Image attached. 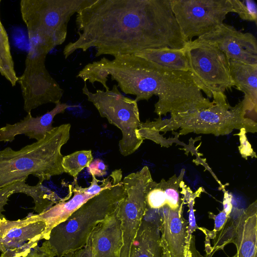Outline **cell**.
<instances>
[{"label":"cell","mask_w":257,"mask_h":257,"mask_svg":"<svg viewBox=\"0 0 257 257\" xmlns=\"http://www.w3.org/2000/svg\"><path fill=\"white\" fill-rule=\"evenodd\" d=\"M78 38L63 49L66 59L95 47V57L135 54L144 50L184 48L187 42L171 0H90L77 13Z\"/></svg>","instance_id":"6da1fadb"},{"label":"cell","mask_w":257,"mask_h":257,"mask_svg":"<svg viewBox=\"0 0 257 257\" xmlns=\"http://www.w3.org/2000/svg\"><path fill=\"white\" fill-rule=\"evenodd\" d=\"M71 125L54 127L45 137L15 151L7 147L0 151V189L34 175L43 182L64 173L62 146L70 138Z\"/></svg>","instance_id":"7a4b0ae2"},{"label":"cell","mask_w":257,"mask_h":257,"mask_svg":"<svg viewBox=\"0 0 257 257\" xmlns=\"http://www.w3.org/2000/svg\"><path fill=\"white\" fill-rule=\"evenodd\" d=\"M212 97L214 104L210 107L171 115L169 119L159 117L155 121L147 120L143 123L144 130L152 136L179 128H181L179 135L192 132L225 135L234 129L241 128H244L246 133L256 132V121L245 117L246 112L243 100L231 106L224 93H214Z\"/></svg>","instance_id":"3957f363"},{"label":"cell","mask_w":257,"mask_h":257,"mask_svg":"<svg viewBox=\"0 0 257 257\" xmlns=\"http://www.w3.org/2000/svg\"><path fill=\"white\" fill-rule=\"evenodd\" d=\"M111 174V186L89 199L50 231L47 240L56 257H64L84 246L97 224L112 213L125 197L122 171L115 170Z\"/></svg>","instance_id":"277c9868"},{"label":"cell","mask_w":257,"mask_h":257,"mask_svg":"<svg viewBox=\"0 0 257 257\" xmlns=\"http://www.w3.org/2000/svg\"><path fill=\"white\" fill-rule=\"evenodd\" d=\"M90 0H22L20 11L28 33L30 46L48 53L63 44L70 18Z\"/></svg>","instance_id":"5b68a950"},{"label":"cell","mask_w":257,"mask_h":257,"mask_svg":"<svg viewBox=\"0 0 257 257\" xmlns=\"http://www.w3.org/2000/svg\"><path fill=\"white\" fill-rule=\"evenodd\" d=\"M82 93L92 102L102 117L116 126L121 132L122 138L118 146L120 154L127 156L134 153L142 145L144 139L139 133L141 122L137 102L135 99L122 95L116 84L111 90L97 89L90 92L86 82Z\"/></svg>","instance_id":"8992f818"},{"label":"cell","mask_w":257,"mask_h":257,"mask_svg":"<svg viewBox=\"0 0 257 257\" xmlns=\"http://www.w3.org/2000/svg\"><path fill=\"white\" fill-rule=\"evenodd\" d=\"M185 50L189 72L209 98L214 93H224L234 86L229 59L215 46L197 38L187 43Z\"/></svg>","instance_id":"52a82bcc"},{"label":"cell","mask_w":257,"mask_h":257,"mask_svg":"<svg viewBox=\"0 0 257 257\" xmlns=\"http://www.w3.org/2000/svg\"><path fill=\"white\" fill-rule=\"evenodd\" d=\"M171 6L187 42L213 31L233 12L230 0H171Z\"/></svg>","instance_id":"ba28073f"},{"label":"cell","mask_w":257,"mask_h":257,"mask_svg":"<svg viewBox=\"0 0 257 257\" xmlns=\"http://www.w3.org/2000/svg\"><path fill=\"white\" fill-rule=\"evenodd\" d=\"M48 53L30 47L23 74L18 77L24 99V109L27 113L48 103L60 102L64 91L51 76L45 66Z\"/></svg>","instance_id":"9c48e42d"},{"label":"cell","mask_w":257,"mask_h":257,"mask_svg":"<svg viewBox=\"0 0 257 257\" xmlns=\"http://www.w3.org/2000/svg\"><path fill=\"white\" fill-rule=\"evenodd\" d=\"M46 224L35 214L25 218L9 220L0 219V257H20L38 246L42 239Z\"/></svg>","instance_id":"30bf717a"},{"label":"cell","mask_w":257,"mask_h":257,"mask_svg":"<svg viewBox=\"0 0 257 257\" xmlns=\"http://www.w3.org/2000/svg\"><path fill=\"white\" fill-rule=\"evenodd\" d=\"M92 178L90 185L85 188L79 186L77 179H74L72 184L69 186V194L67 196L45 211L36 214L37 220L46 224L42 239L47 240L50 231L54 226L66 220L89 199L111 186L113 181L111 173L108 177L103 179L100 184L95 176L92 175Z\"/></svg>","instance_id":"8fae6325"},{"label":"cell","mask_w":257,"mask_h":257,"mask_svg":"<svg viewBox=\"0 0 257 257\" xmlns=\"http://www.w3.org/2000/svg\"><path fill=\"white\" fill-rule=\"evenodd\" d=\"M197 39L216 47L229 60L257 65V42L251 33H243L223 23Z\"/></svg>","instance_id":"7c38bea8"},{"label":"cell","mask_w":257,"mask_h":257,"mask_svg":"<svg viewBox=\"0 0 257 257\" xmlns=\"http://www.w3.org/2000/svg\"><path fill=\"white\" fill-rule=\"evenodd\" d=\"M183 198L175 210L167 205L159 209L160 214V230L166 241L170 257H191L187 243L188 222L183 217Z\"/></svg>","instance_id":"4fadbf2b"},{"label":"cell","mask_w":257,"mask_h":257,"mask_svg":"<svg viewBox=\"0 0 257 257\" xmlns=\"http://www.w3.org/2000/svg\"><path fill=\"white\" fill-rule=\"evenodd\" d=\"M55 107L42 115L33 117L31 112L28 113L23 119L14 124H6L0 128V141L12 142L16 136L24 134L30 139L37 141L43 139L46 134L54 127L52 123L54 117L63 113L70 106L60 101L55 104Z\"/></svg>","instance_id":"5bb4252c"},{"label":"cell","mask_w":257,"mask_h":257,"mask_svg":"<svg viewBox=\"0 0 257 257\" xmlns=\"http://www.w3.org/2000/svg\"><path fill=\"white\" fill-rule=\"evenodd\" d=\"M91 235L92 257H119L122 239L118 206L97 224Z\"/></svg>","instance_id":"9a60e30c"},{"label":"cell","mask_w":257,"mask_h":257,"mask_svg":"<svg viewBox=\"0 0 257 257\" xmlns=\"http://www.w3.org/2000/svg\"><path fill=\"white\" fill-rule=\"evenodd\" d=\"M160 214L147 207L146 214L132 244L129 257H161Z\"/></svg>","instance_id":"2e32d148"},{"label":"cell","mask_w":257,"mask_h":257,"mask_svg":"<svg viewBox=\"0 0 257 257\" xmlns=\"http://www.w3.org/2000/svg\"><path fill=\"white\" fill-rule=\"evenodd\" d=\"M257 201L244 210L240 209L235 232L232 241L236 247L237 257H256Z\"/></svg>","instance_id":"e0dca14e"},{"label":"cell","mask_w":257,"mask_h":257,"mask_svg":"<svg viewBox=\"0 0 257 257\" xmlns=\"http://www.w3.org/2000/svg\"><path fill=\"white\" fill-rule=\"evenodd\" d=\"M229 70L234 86L244 94L242 100L248 112L256 113L257 65L229 60Z\"/></svg>","instance_id":"ac0fdd59"},{"label":"cell","mask_w":257,"mask_h":257,"mask_svg":"<svg viewBox=\"0 0 257 257\" xmlns=\"http://www.w3.org/2000/svg\"><path fill=\"white\" fill-rule=\"evenodd\" d=\"M185 47L180 49L169 47L147 49L135 55L166 70L189 72V62Z\"/></svg>","instance_id":"d6986e66"},{"label":"cell","mask_w":257,"mask_h":257,"mask_svg":"<svg viewBox=\"0 0 257 257\" xmlns=\"http://www.w3.org/2000/svg\"><path fill=\"white\" fill-rule=\"evenodd\" d=\"M1 0H0L1 4ZM0 73L13 86L16 85L18 77L14 68V63L7 33L0 18Z\"/></svg>","instance_id":"ffe728a7"},{"label":"cell","mask_w":257,"mask_h":257,"mask_svg":"<svg viewBox=\"0 0 257 257\" xmlns=\"http://www.w3.org/2000/svg\"><path fill=\"white\" fill-rule=\"evenodd\" d=\"M93 160L91 150L76 151L63 157L62 166L64 172L77 179L79 173Z\"/></svg>","instance_id":"44dd1931"},{"label":"cell","mask_w":257,"mask_h":257,"mask_svg":"<svg viewBox=\"0 0 257 257\" xmlns=\"http://www.w3.org/2000/svg\"><path fill=\"white\" fill-rule=\"evenodd\" d=\"M240 209H237L235 213H230L223 228L216 232L213 240V245L211 247L209 257H211L217 250L223 249L229 243H232L237 226V218Z\"/></svg>","instance_id":"7402d4cb"},{"label":"cell","mask_w":257,"mask_h":257,"mask_svg":"<svg viewBox=\"0 0 257 257\" xmlns=\"http://www.w3.org/2000/svg\"><path fill=\"white\" fill-rule=\"evenodd\" d=\"M26 180L14 182L0 189V219L5 217L2 213L4 207L8 204L9 197L17 193H24L31 196L33 199L38 196L40 187L38 185L30 186L26 183Z\"/></svg>","instance_id":"603a6c76"},{"label":"cell","mask_w":257,"mask_h":257,"mask_svg":"<svg viewBox=\"0 0 257 257\" xmlns=\"http://www.w3.org/2000/svg\"><path fill=\"white\" fill-rule=\"evenodd\" d=\"M181 191L179 193L183 196V200L184 204H187L189 208V221L187 229V243L190 248V243L192 233L196 229H198L195 217L194 206L195 204V199L200 197L201 193L204 190L202 187H200L197 190L193 192L191 189L188 187L182 181L180 185Z\"/></svg>","instance_id":"cb8c5ba5"},{"label":"cell","mask_w":257,"mask_h":257,"mask_svg":"<svg viewBox=\"0 0 257 257\" xmlns=\"http://www.w3.org/2000/svg\"><path fill=\"white\" fill-rule=\"evenodd\" d=\"M185 172V169H182L178 177L174 175L168 181L162 179L160 182L166 196V205L173 210L177 209L182 202V198L179 196V188L183 181Z\"/></svg>","instance_id":"d4e9b609"},{"label":"cell","mask_w":257,"mask_h":257,"mask_svg":"<svg viewBox=\"0 0 257 257\" xmlns=\"http://www.w3.org/2000/svg\"><path fill=\"white\" fill-rule=\"evenodd\" d=\"M108 75L104 69L102 60L93 62L85 65L76 76V77L81 78L84 82L88 80L92 84L95 82L100 83L106 89L109 90L106 82L108 80Z\"/></svg>","instance_id":"484cf974"},{"label":"cell","mask_w":257,"mask_h":257,"mask_svg":"<svg viewBox=\"0 0 257 257\" xmlns=\"http://www.w3.org/2000/svg\"><path fill=\"white\" fill-rule=\"evenodd\" d=\"M147 207L159 209L166 205V198L161 183L151 181L147 186Z\"/></svg>","instance_id":"4316f807"},{"label":"cell","mask_w":257,"mask_h":257,"mask_svg":"<svg viewBox=\"0 0 257 257\" xmlns=\"http://www.w3.org/2000/svg\"><path fill=\"white\" fill-rule=\"evenodd\" d=\"M233 12L244 21L257 23V5L253 0H230Z\"/></svg>","instance_id":"83f0119b"},{"label":"cell","mask_w":257,"mask_h":257,"mask_svg":"<svg viewBox=\"0 0 257 257\" xmlns=\"http://www.w3.org/2000/svg\"><path fill=\"white\" fill-rule=\"evenodd\" d=\"M239 132L234 135L239 136L240 146H238L239 152L242 158L245 160L247 159L248 157L256 158L255 153L251 148L250 144L248 141L246 136V130L244 128H241L239 130Z\"/></svg>","instance_id":"f1b7e54d"},{"label":"cell","mask_w":257,"mask_h":257,"mask_svg":"<svg viewBox=\"0 0 257 257\" xmlns=\"http://www.w3.org/2000/svg\"><path fill=\"white\" fill-rule=\"evenodd\" d=\"M20 257H56V253L47 240L40 246H37L28 254Z\"/></svg>","instance_id":"f546056e"},{"label":"cell","mask_w":257,"mask_h":257,"mask_svg":"<svg viewBox=\"0 0 257 257\" xmlns=\"http://www.w3.org/2000/svg\"><path fill=\"white\" fill-rule=\"evenodd\" d=\"M107 167L100 159H96L87 167L88 172L94 176L102 177L107 174Z\"/></svg>","instance_id":"4dcf8cb0"},{"label":"cell","mask_w":257,"mask_h":257,"mask_svg":"<svg viewBox=\"0 0 257 257\" xmlns=\"http://www.w3.org/2000/svg\"><path fill=\"white\" fill-rule=\"evenodd\" d=\"M208 216L214 220V227L212 231L215 233L219 231L223 228L229 217L223 210L217 215L208 212Z\"/></svg>","instance_id":"1f68e13d"},{"label":"cell","mask_w":257,"mask_h":257,"mask_svg":"<svg viewBox=\"0 0 257 257\" xmlns=\"http://www.w3.org/2000/svg\"><path fill=\"white\" fill-rule=\"evenodd\" d=\"M71 257H92V239L91 234L84 246L71 253Z\"/></svg>","instance_id":"d6a6232c"},{"label":"cell","mask_w":257,"mask_h":257,"mask_svg":"<svg viewBox=\"0 0 257 257\" xmlns=\"http://www.w3.org/2000/svg\"><path fill=\"white\" fill-rule=\"evenodd\" d=\"M223 200V210L229 216L231 212L233 206L232 204V196L227 191L224 190Z\"/></svg>","instance_id":"836d02e7"},{"label":"cell","mask_w":257,"mask_h":257,"mask_svg":"<svg viewBox=\"0 0 257 257\" xmlns=\"http://www.w3.org/2000/svg\"><path fill=\"white\" fill-rule=\"evenodd\" d=\"M190 251L191 253V257H204L201 255L196 250L195 246V237L192 235L190 243Z\"/></svg>","instance_id":"e575fe53"},{"label":"cell","mask_w":257,"mask_h":257,"mask_svg":"<svg viewBox=\"0 0 257 257\" xmlns=\"http://www.w3.org/2000/svg\"><path fill=\"white\" fill-rule=\"evenodd\" d=\"M160 242L162 246V254L161 257H170L169 251L167 248L166 241L161 236L160 238Z\"/></svg>","instance_id":"d590c367"},{"label":"cell","mask_w":257,"mask_h":257,"mask_svg":"<svg viewBox=\"0 0 257 257\" xmlns=\"http://www.w3.org/2000/svg\"><path fill=\"white\" fill-rule=\"evenodd\" d=\"M64 257H71V253H68L65 255Z\"/></svg>","instance_id":"8d00e7d4"},{"label":"cell","mask_w":257,"mask_h":257,"mask_svg":"<svg viewBox=\"0 0 257 257\" xmlns=\"http://www.w3.org/2000/svg\"><path fill=\"white\" fill-rule=\"evenodd\" d=\"M231 257H237V253H236L233 256Z\"/></svg>","instance_id":"74e56055"}]
</instances>
